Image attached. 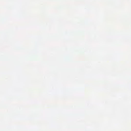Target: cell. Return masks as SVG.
I'll use <instances>...</instances> for the list:
<instances>
[]
</instances>
